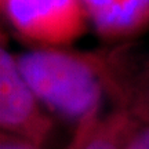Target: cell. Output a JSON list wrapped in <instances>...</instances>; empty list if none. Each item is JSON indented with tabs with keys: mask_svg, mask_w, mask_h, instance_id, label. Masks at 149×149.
I'll use <instances>...</instances> for the list:
<instances>
[{
	"mask_svg": "<svg viewBox=\"0 0 149 149\" xmlns=\"http://www.w3.org/2000/svg\"><path fill=\"white\" fill-rule=\"evenodd\" d=\"M1 149H35L32 145L25 142H17V141H7L1 144Z\"/></svg>",
	"mask_w": 149,
	"mask_h": 149,
	"instance_id": "52a82bcc",
	"label": "cell"
},
{
	"mask_svg": "<svg viewBox=\"0 0 149 149\" xmlns=\"http://www.w3.org/2000/svg\"><path fill=\"white\" fill-rule=\"evenodd\" d=\"M86 149H116V145L112 139L107 138V137H100L87 145Z\"/></svg>",
	"mask_w": 149,
	"mask_h": 149,
	"instance_id": "8992f818",
	"label": "cell"
},
{
	"mask_svg": "<svg viewBox=\"0 0 149 149\" xmlns=\"http://www.w3.org/2000/svg\"><path fill=\"white\" fill-rule=\"evenodd\" d=\"M97 32L107 39H123L149 25V0H81Z\"/></svg>",
	"mask_w": 149,
	"mask_h": 149,
	"instance_id": "277c9868",
	"label": "cell"
},
{
	"mask_svg": "<svg viewBox=\"0 0 149 149\" xmlns=\"http://www.w3.org/2000/svg\"><path fill=\"white\" fill-rule=\"evenodd\" d=\"M37 119L36 95L18 70L15 58L0 50V122L10 130H28Z\"/></svg>",
	"mask_w": 149,
	"mask_h": 149,
	"instance_id": "3957f363",
	"label": "cell"
},
{
	"mask_svg": "<svg viewBox=\"0 0 149 149\" xmlns=\"http://www.w3.org/2000/svg\"><path fill=\"white\" fill-rule=\"evenodd\" d=\"M126 149H149V127L137 134Z\"/></svg>",
	"mask_w": 149,
	"mask_h": 149,
	"instance_id": "5b68a950",
	"label": "cell"
},
{
	"mask_svg": "<svg viewBox=\"0 0 149 149\" xmlns=\"http://www.w3.org/2000/svg\"><path fill=\"white\" fill-rule=\"evenodd\" d=\"M11 25L25 37L43 44H68L86 31L81 0H1Z\"/></svg>",
	"mask_w": 149,
	"mask_h": 149,
	"instance_id": "7a4b0ae2",
	"label": "cell"
},
{
	"mask_svg": "<svg viewBox=\"0 0 149 149\" xmlns=\"http://www.w3.org/2000/svg\"><path fill=\"white\" fill-rule=\"evenodd\" d=\"M33 94L69 119L90 116L100 104L98 65L88 58L57 50H32L15 58Z\"/></svg>",
	"mask_w": 149,
	"mask_h": 149,
	"instance_id": "6da1fadb",
	"label": "cell"
}]
</instances>
